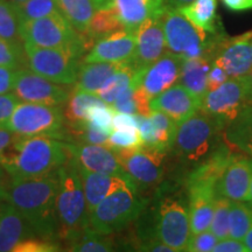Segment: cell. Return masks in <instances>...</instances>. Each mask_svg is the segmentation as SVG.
I'll return each mask as SVG.
<instances>
[{"label":"cell","instance_id":"1","mask_svg":"<svg viewBox=\"0 0 252 252\" xmlns=\"http://www.w3.org/2000/svg\"><path fill=\"white\" fill-rule=\"evenodd\" d=\"M58 187V171L36 178L12 181L6 200L23 215L36 236L52 241L59 237Z\"/></svg>","mask_w":252,"mask_h":252},{"label":"cell","instance_id":"2","mask_svg":"<svg viewBox=\"0 0 252 252\" xmlns=\"http://www.w3.org/2000/svg\"><path fill=\"white\" fill-rule=\"evenodd\" d=\"M68 158L65 143L56 138L17 135L0 154V165L7 171L12 181H18L56 172Z\"/></svg>","mask_w":252,"mask_h":252},{"label":"cell","instance_id":"3","mask_svg":"<svg viewBox=\"0 0 252 252\" xmlns=\"http://www.w3.org/2000/svg\"><path fill=\"white\" fill-rule=\"evenodd\" d=\"M59 187L56 212L59 237L70 242L88 229L89 212L77 165L70 157L58 169Z\"/></svg>","mask_w":252,"mask_h":252},{"label":"cell","instance_id":"4","mask_svg":"<svg viewBox=\"0 0 252 252\" xmlns=\"http://www.w3.org/2000/svg\"><path fill=\"white\" fill-rule=\"evenodd\" d=\"M166 48L181 59H195L208 56L217 42L225 36L224 33L210 34L188 21L178 9L167 7L161 15Z\"/></svg>","mask_w":252,"mask_h":252},{"label":"cell","instance_id":"5","mask_svg":"<svg viewBox=\"0 0 252 252\" xmlns=\"http://www.w3.org/2000/svg\"><path fill=\"white\" fill-rule=\"evenodd\" d=\"M146 201L140 196L138 186L113 191L89 214L88 229L102 235H112L130 225L143 213Z\"/></svg>","mask_w":252,"mask_h":252},{"label":"cell","instance_id":"6","mask_svg":"<svg viewBox=\"0 0 252 252\" xmlns=\"http://www.w3.org/2000/svg\"><path fill=\"white\" fill-rule=\"evenodd\" d=\"M28 69L60 84L76 83L82 48H43L24 42Z\"/></svg>","mask_w":252,"mask_h":252},{"label":"cell","instance_id":"7","mask_svg":"<svg viewBox=\"0 0 252 252\" xmlns=\"http://www.w3.org/2000/svg\"><path fill=\"white\" fill-rule=\"evenodd\" d=\"M153 236L178 251H186L190 237L188 204L179 193L163 194L154 208Z\"/></svg>","mask_w":252,"mask_h":252},{"label":"cell","instance_id":"8","mask_svg":"<svg viewBox=\"0 0 252 252\" xmlns=\"http://www.w3.org/2000/svg\"><path fill=\"white\" fill-rule=\"evenodd\" d=\"M220 125L202 110L181 122L174 141L176 154L189 163H197L215 149Z\"/></svg>","mask_w":252,"mask_h":252},{"label":"cell","instance_id":"9","mask_svg":"<svg viewBox=\"0 0 252 252\" xmlns=\"http://www.w3.org/2000/svg\"><path fill=\"white\" fill-rule=\"evenodd\" d=\"M64 112L60 105L20 102L5 128L21 137L60 138L64 134Z\"/></svg>","mask_w":252,"mask_h":252},{"label":"cell","instance_id":"10","mask_svg":"<svg viewBox=\"0 0 252 252\" xmlns=\"http://www.w3.org/2000/svg\"><path fill=\"white\" fill-rule=\"evenodd\" d=\"M23 42L43 48H82L86 50L88 40L78 33L61 13L25 21L20 24Z\"/></svg>","mask_w":252,"mask_h":252},{"label":"cell","instance_id":"11","mask_svg":"<svg viewBox=\"0 0 252 252\" xmlns=\"http://www.w3.org/2000/svg\"><path fill=\"white\" fill-rule=\"evenodd\" d=\"M247 103V86L243 77H229L215 89L209 90L202 100L201 110L224 128L237 117Z\"/></svg>","mask_w":252,"mask_h":252},{"label":"cell","instance_id":"12","mask_svg":"<svg viewBox=\"0 0 252 252\" xmlns=\"http://www.w3.org/2000/svg\"><path fill=\"white\" fill-rule=\"evenodd\" d=\"M13 93L23 102L61 106L68 102L74 90L67 84L56 83L31 69L21 68L18 70Z\"/></svg>","mask_w":252,"mask_h":252},{"label":"cell","instance_id":"13","mask_svg":"<svg viewBox=\"0 0 252 252\" xmlns=\"http://www.w3.org/2000/svg\"><path fill=\"white\" fill-rule=\"evenodd\" d=\"M115 152L126 173L138 187H152L162 180L166 153L145 146Z\"/></svg>","mask_w":252,"mask_h":252},{"label":"cell","instance_id":"14","mask_svg":"<svg viewBox=\"0 0 252 252\" xmlns=\"http://www.w3.org/2000/svg\"><path fill=\"white\" fill-rule=\"evenodd\" d=\"M212 61L229 77H243L252 69V31L242 35L223 36L214 48Z\"/></svg>","mask_w":252,"mask_h":252},{"label":"cell","instance_id":"15","mask_svg":"<svg viewBox=\"0 0 252 252\" xmlns=\"http://www.w3.org/2000/svg\"><path fill=\"white\" fill-rule=\"evenodd\" d=\"M65 147L69 157L81 168L89 172L130 178L119 161L117 154L109 146L84 143H65Z\"/></svg>","mask_w":252,"mask_h":252},{"label":"cell","instance_id":"16","mask_svg":"<svg viewBox=\"0 0 252 252\" xmlns=\"http://www.w3.org/2000/svg\"><path fill=\"white\" fill-rule=\"evenodd\" d=\"M133 65L145 70L166 53V40L161 17L151 18L137 28Z\"/></svg>","mask_w":252,"mask_h":252},{"label":"cell","instance_id":"17","mask_svg":"<svg viewBox=\"0 0 252 252\" xmlns=\"http://www.w3.org/2000/svg\"><path fill=\"white\" fill-rule=\"evenodd\" d=\"M186 186L188 191L190 235L206 231L212 224L217 185L214 182L194 180L186 181Z\"/></svg>","mask_w":252,"mask_h":252},{"label":"cell","instance_id":"18","mask_svg":"<svg viewBox=\"0 0 252 252\" xmlns=\"http://www.w3.org/2000/svg\"><path fill=\"white\" fill-rule=\"evenodd\" d=\"M250 181L251 159L244 154L232 153L224 172L217 182L216 193L234 202H249Z\"/></svg>","mask_w":252,"mask_h":252},{"label":"cell","instance_id":"19","mask_svg":"<svg viewBox=\"0 0 252 252\" xmlns=\"http://www.w3.org/2000/svg\"><path fill=\"white\" fill-rule=\"evenodd\" d=\"M135 53V33L122 30L97 40L84 62H132Z\"/></svg>","mask_w":252,"mask_h":252},{"label":"cell","instance_id":"20","mask_svg":"<svg viewBox=\"0 0 252 252\" xmlns=\"http://www.w3.org/2000/svg\"><path fill=\"white\" fill-rule=\"evenodd\" d=\"M201 106L202 100L195 97L181 83H175L151 99V109L166 113L178 124L200 111Z\"/></svg>","mask_w":252,"mask_h":252},{"label":"cell","instance_id":"21","mask_svg":"<svg viewBox=\"0 0 252 252\" xmlns=\"http://www.w3.org/2000/svg\"><path fill=\"white\" fill-rule=\"evenodd\" d=\"M184 59L166 52L161 58L146 68L140 87L151 99L174 86L180 80L181 65Z\"/></svg>","mask_w":252,"mask_h":252},{"label":"cell","instance_id":"22","mask_svg":"<svg viewBox=\"0 0 252 252\" xmlns=\"http://www.w3.org/2000/svg\"><path fill=\"white\" fill-rule=\"evenodd\" d=\"M112 8L126 31L135 32L151 18L161 17L167 8L166 0H110Z\"/></svg>","mask_w":252,"mask_h":252},{"label":"cell","instance_id":"23","mask_svg":"<svg viewBox=\"0 0 252 252\" xmlns=\"http://www.w3.org/2000/svg\"><path fill=\"white\" fill-rule=\"evenodd\" d=\"M82 184H83L84 195L87 200V208L89 214L93 212L94 207L103 201L106 196L112 194L113 191L130 186H137L135 182L130 178L124 176L103 174V173L89 172L87 169L78 167Z\"/></svg>","mask_w":252,"mask_h":252},{"label":"cell","instance_id":"24","mask_svg":"<svg viewBox=\"0 0 252 252\" xmlns=\"http://www.w3.org/2000/svg\"><path fill=\"white\" fill-rule=\"evenodd\" d=\"M35 236L27 220L11 203H0V252H12L25 238Z\"/></svg>","mask_w":252,"mask_h":252},{"label":"cell","instance_id":"25","mask_svg":"<svg viewBox=\"0 0 252 252\" xmlns=\"http://www.w3.org/2000/svg\"><path fill=\"white\" fill-rule=\"evenodd\" d=\"M223 133L230 149L252 158V103L245 104Z\"/></svg>","mask_w":252,"mask_h":252},{"label":"cell","instance_id":"26","mask_svg":"<svg viewBox=\"0 0 252 252\" xmlns=\"http://www.w3.org/2000/svg\"><path fill=\"white\" fill-rule=\"evenodd\" d=\"M212 68V59L208 56L184 60L181 65L180 83L195 97L203 100L208 93V74Z\"/></svg>","mask_w":252,"mask_h":252},{"label":"cell","instance_id":"27","mask_svg":"<svg viewBox=\"0 0 252 252\" xmlns=\"http://www.w3.org/2000/svg\"><path fill=\"white\" fill-rule=\"evenodd\" d=\"M126 63L84 62L78 69V76L74 90L96 94L109 80V77L124 67Z\"/></svg>","mask_w":252,"mask_h":252},{"label":"cell","instance_id":"28","mask_svg":"<svg viewBox=\"0 0 252 252\" xmlns=\"http://www.w3.org/2000/svg\"><path fill=\"white\" fill-rule=\"evenodd\" d=\"M178 11L200 30L210 34L223 33L217 17V0H194Z\"/></svg>","mask_w":252,"mask_h":252},{"label":"cell","instance_id":"29","mask_svg":"<svg viewBox=\"0 0 252 252\" xmlns=\"http://www.w3.org/2000/svg\"><path fill=\"white\" fill-rule=\"evenodd\" d=\"M146 70V69H145ZM145 70H138L133 63L128 62L109 77L96 94L104 103L112 105L121 94L131 87H139Z\"/></svg>","mask_w":252,"mask_h":252},{"label":"cell","instance_id":"30","mask_svg":"<svg viewBox=\"0 0 252 252\" xmlns=\"http://www.w3.org/2000/svg\"><path fill=\"white\" fill-rule=\"evenodd\" d=\"M60 13L78 33L86 34L91 19L98 9L96 0H56Z\"/></svg>","mask_w":252,"mask_h":252},{"label":"cell","instance_id":"31","mask_svg":"<svg viewBox=\"0 0 252 252\" xmlns=\"http://www.w3.org/2000/svg\"><path fill=\"white\" fill-rule=\"evenodd\" d=\"M153 123V138L149 149H153L160 152L167 153L174 147L178 123L161 111L153 110L150 115Z\"/></svg>","mask_w":252,"mask_h":252},{"label":"cell","instance_id":"32","mask_svg":"<svg viewBox=\"0 0 252 252\" xmlns=\"http://www.w3.org/2000/svg\"><path fill=\"white\" fill-rule=\"evenodd\" d=\"M99 104H104V102L96 94L74 90L70 98L65 103L67 106L63 110L65 121H68L69 124L87 122L89 110Z\"/></svg>","mask_w":252,"mask_h":252},{"label":"cell","instance_id":"33","mask_svg":"<svg viewBox=\"0 0 252 252\" xmlns=\"http://www.w3.org/2000/svg\"><path fill=\"white\" fill-rule=\"evenodd\" d=\"M122 30H125V28L123 27L112 8H99L91 19L89 28L83 35L86 36L88 42H91V41L94 42Z\"/></svg>","mask_w":252,"mask_h":252},{"label":"cell","instance_id":"34","mask_svg":"<svg viewBox=\"0 0 252 252\" xmlns=\"http://www.w3.org/2000/svg\"><path fill=\"white\" fill-rule=\"evenodd\" d=\"M20 24L14 2L0 0V37L15 45L24 46L20 35Z\"/></svg>","mask_w":252,"mask_h":252},{"label":"cell","instance_id":"35","mask_svg":"<svg viewBox=\"0 0 252 252\" xmlns=\"http://www.w3.org/2000/svg\"><path fill=\"white\" fill-rule=\"evenodd\" d=\"M87 229L80 237L68 242L67 251L71 252H110L117 250V245L109 237Z\"/></svg>","mask_w":252,"mask_h":252},{"label":"cell","instance_id":"36","mask_svg":"<svg viewBox=\"0 0 252 252\" xmlns=\"http://www.w3.org/2000/svg\"><path fill=\"white\" fill-rule=\"evenodd\" d=\"M252 226V206L247 201H232L229 213L228 237L243 241Z\"/></svg>","mask_w":252,"mask_h":252},{"label":"cell","instance_id":"37","mask_svg":"<svg viewBox=\"0 0 252 252\" xmlns=\"http://www.w3.org/2000/svg\"><path fill=\"white\" fill-rule=\"evenodd\" d=\"M15 6L21 23L60 13L56 0H26Z\"/></svg>","mask_w":252,"mask_h":252},{"label":"cell","instance_id":"38","mask_svg":"<svg viewBox=\"0 0 252 252\" xmlns=\"http://www.w3.org/2000/svg\"><path fill=\"white\" fill-rule=\"evenodd\" d=\"M232 201L222 195H217L214 204L212 224L209 230L219 239L226 238L229 236V213Z\"/></svg>","mask_w":252,"mask_h":252},{"label":"cell","instance_id":"39","mask_svg":"<svg viewBox=\"0 0 252 252\" xmlns=\"http://www.w3.org/2000/svg\"><path fill=\"white\" fill-rule=\"evenodd\" d=\"M115 112L116 110L111 105H108L105 103L99 104L89 110L87 122L94 127L110 134L113 131L112 121Z\"/></svg>","mask_w":252,"mask_h":252},{"label":"cell","instance_id":"40","mask_svg":"<svg viewBox=\"0 0 252 252\" xmlns=\"http://www.w3.org/2000/svg\"><path fill=\"white\" fill-rule=\"evenodd\" d=\"M24 46L15 45L0 37V67L21 69L25 64Z\"/></svg>","mask_w":252,"mask_h":252},{"label":"cell","instance_id":"41","mask_svg":"<svg viewBox=\"0 0 252 252\" xmlns=\"http://www.w3.org/2000/svg\"><path fill=\"white\" fill-rule=\"evenodd\" d=\"M108 146L113 151L138 149L144 146L139 131H119L113 130L109 135Z\"/></svg>","mask_w":252,"mask_h":252},{"label":"cell","instance_id":"42","mask_svg":"<svg viewBox=\"0 0 252 252\" xmlns=\"http://www.w3.org/2000/svg\"><path fill=\"white\" fill-rule=\"evenodd\" d=\"M61 250V247L52 239L34 238V236H32L19 242L12 252H58Z\"/></svg>","mask_w":252,"mask_h":252},{"label":"cell","instance_id":"43","mask_svg":"<svg viewBox=\"0 0 252 252\" xmlns=\"http://www.w3.org/2000/svg\"><path fill=\"white\" fill-rule=\"evenodd\" d=\"M219 238L210 231L209 229L206 231L191 234L187 242L186 251L188 252H210L213 251Z\"/></svg>","mask_w":252,"mask_h":252},{"label":"cell","instance_id":"44","mask_svg":"<svg viewBox=\"0 0 252 252\" xmlns=\"http://www.w3.org/2000/svg\"><path fill=\"white\" fill-rule=\"evenodd\" d=\"M21 100L12 93L0 94V128H5L14 109Z\"/></svg>","mask_w":252,"mask_h":252},{"label":"cell","instance_id":"45","mask_svg":"<svg viewBox=\"0 0 252 252\" xmlns=\"http://www.w3.org/2000/svg\"><path fill=\"white\" fill-rule=\"evenodd\" d=\"M112 108L118 112L124 113H132L135 115L137 113V105H135V98H134V87L128 88L125 90L115 103L112 104Z\"/></svg>","mask_w":252,"mask_h":252},{"label":"cell","instance_id":"46","mask_svg":"<svg viewBox=\"0 0 252 252\" xmlns=\"http://www.w3.org/2000/svg\"><path fill=\"white\" fill-rule=\"evenodd\" d=\"M113 130L119 131H135L138 130L137 118L135 115L132 113H124V112H115L113 116Z\"/></svg>","mask_w":252,"mask_h":252},{"label":"cell","instance_id":"47","mask_svg":"<svg viewBox=\"0 0 252 252\" xmlns=\"http://www.w3.org/2000/svg\"><path fill=\"white\" fill-rule=\"evenodd\" d=\"M213 252H249V250L245 247L243 241L226 237L219 239V242L213 249Z\"/></svg>","mask_w":252,"mask_h":252},{"label":"cell","instance_id":"48","mask_svg":"<svg viewBox=\"0 0 252 252\" xmlns=\"http://www.w3.org/2000/svg\"><path fill=\"white\" fill-rule=\"evenodd\" d=\"M19 69L0 67V94L13 91L14 82Z\"/></svg>","mask_w":252,"mask_h":252},{"label":"cell","instance_id":"49","mask_svg":"<svg viewBox=\"0 0 252 252\" xmlns=\"http://www.w3.org/2000/svg\"><path fill=\"white\" fill-rule=\"evenodd\" d=\"M228 78L229 76L223 70V68H220V65H217L216 63L212 61V68H210L209 74H208V91L215 89L222 83H224Z\"/></svg>","mask_w":252,"mask_h":252},{"label":"cell","instance_id":"50","mask_svg":"<svg viewBox=\"0 0 252 252\" xmlns=\"http://www.w3.org/2000/svg\"><path fill=\"white\" fill-rule=\"evenodd\" d=\"M138 250L140 251H151V252H176L174 249L169 247L165 243H162L159 239L151 237V238H145L144 242L139 244Z\"/></svg>","mask_w":252,"mask_h":252},{"label":"cell","instance_id":"51","mask_svg":"<svg viewBox=\"0 0 252 252\" xmlns=\"http://www.w3.org/2000/svg\"><path fill=\"white\" fill-rule=\"evenodd\" d=\"M226 9L231 12L252 11V0H220Z\"/></svg>","mask_w":252,"mask_h":252},{"label":"cell","instance_id":"52","mask_svg":"<svg viewBox=\"0 0 252 252\" xmlns=\"http://www.w3.org/2000/svg\"><path fill=\"white\" fill-rule=\"evenodd\" d=\"M12 186V178L7 171L0 165V201H6L8 196L9 188Z\"/></svg>","mask_w":252,"mask_h":252},{"label":"cell","instance_id":"53","mask_svg":"<svg viewBox=\"0 0 252 252\" xmlns=\"http://www.w3.org/2000/svg\"><path fill=\"white\" fill-rule=\"evenodd\" d=\"M18 134L9 131L8 128H0V154L13 143Z\"/></svg>","mask_w":252,"mask_h":252},{"label":"cell","instance_id":"54","mask_svg":"<svg viewBox=\"0 0 252 252\" xmlns=\"http://www.w3.org/2000/svg\"><path fill=\"white\" fill-rule=\"evenodd\" d=\"M243 78L247 86V103H252V69Z\"/></svg>","mask_w":252,"mask_h":252},{"label":"cell","instance_id":"55","mask_svg":"<svg viewBox=\"0 0 252 252\" xmlns=\"http://www.w3.org/2000/svg\"><path fill=\"white\" fill-rule=\"evenodd\" d=\"M191 1H194V0H166V4H167V7L178 9Z\"/></svg>","mask_w":252,"mask_h":252},{"label":"cell","instance_id":"56","mask_svg":"<svg viewBox=\"0 0 252 252\" xmlns=\"http://www.w3.org/2000/svg\"><path fill=\"white\" fill-rule=\"evenodd\" d=\"M243 243L245 244V247H247L249 252H252V226L248 231V234L245 235V237L243 238Z\"/></svg>","mask_w":252,"mask_h":252},{"label":"cell","instance_id":"57","mask_svg":"<svg viewBox=\"0 0 252 252\" xmlns=\"http://www.w3.org/2000/svg\"><path fill=\"white\" fill-rule=\"evenodd\" d=\"M97 5H98V9L99 8H108L110 0H96Z\"/></svg>","mask_w":252,"mask_h":252},{"label":"cell","instance_id":"58","mask_svg":"<svg viewBox=\"0 0 252 252\" xmlns=\"http://www.w3.org/2000/svg\"><path fill=\"white\" fill-rule=\"evenodd\" d=\"M249 203L252 206V158H251V181H250V191H249Z\"/></svg>","mask_w":252,"mask_h":252},{"label":"cell","instance_id":"59","mask_svg":"<svg viewBox=\"0 0 252 252\" xmlns=\"http://www.w3.org/2000/svg\"><path fill=\"white\" fill-rule=\"evenodd\" d=\"M11 1L14 2L15 5H20V4H23V2L26 1V0H11Z\"/></svg>","mask_w":252,"mask_h":252}]
</instances>
